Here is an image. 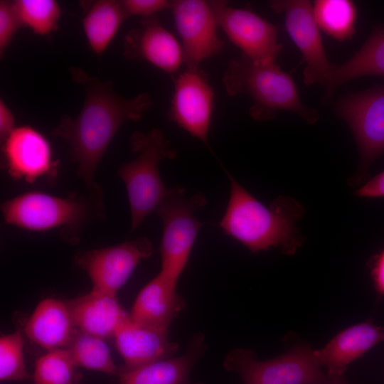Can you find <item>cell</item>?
I'll list each match as a JSON object with an SVG mask.
<instances>
[{"label":"cell","instance_id":"1","mask_svg":"<svg viewBox=\"0 0 384 384\" xmlns=\"http://www.w3.org/2000/svg\"><path fill=\"white\" fill-rule=\"evenodd\" d=\"M69 71L73 80L84 89L83 105L75 117L61 116L51 134L65 141L78 176L84 184H90L121 126L139 120L152 107L153 101L146 92L124 97L115 92L110 80H102L79 68L71 66Z\"/></svg>","mask_w":384,"mask_h":384},{"label":"cell","instance_id":"2","mask_svg":"<svg viewBox=\"0 0 384 384\" xmlns=\"http://www.w3.org/2000/svg\"><path fill=\"white\" fill-rule=\"evenodd\" d=\"M230 196L219 223L223 232L256 252L279 247L294 255L303 244L297 222L304 213L302 206L287 196L277 197L265 206L252 196L225 170Z\"/></svg>","mask_w":384,"mask_h":384},{"label":"cell","instance_id":"3","mask_svg":"<svg viewBox=\"0 0 384 384\" xmlns=\"http://www.w3.org/2000/svg\"><path fill=\"white\" fill-rule=\"evenodd\" d=\"M4 221L36 232L55 230L67 243L75 245L91 225L105 219L104 191L96 182L65 196L30 191L1 205Z\"/></svg>","mask_w":384,"mask_h":384},{"label":"cell","instance_id":"4","mask_svg":"<svg viewBox=\"0 0 384 384\" xmlns=\"http://www.w3.org/2000/svg\"><path fill=\"white\" fill-rule=\"evenodd\" d=\"M223 82L229 96L248 95L252 102L250 114L255 119H271L278 111L294 112L309 124L319 117L317 110L302 102L293 78L276 62L256 63L242 54L229 61Z\"/></svg>","mask_w":384,"mask_h":384},{"label":"cell","instance_id":"5","mask_svg":"<svg viewBox=\"0 0 384 384\" xmlns=\"http://www.w3.org/2000/svg\"><path fill=\"white\" fill-rule=\"evenodd\" d=\"M130 145L136 157L122 164L117 174L126 187L131 210L130 233H133L156 212L166 196L169 188L161 180L159 166L163 159H174L176 150L159 129L134 132Z\"/></svg>","mask_w":384,"mask_h":384},{"label":"cell","instance_id":"6","mask_svg":"<svg viewBox=\"0 0 384 384\" xmlns=\"http://www.w3.org/2000/svg\"><path fill=\"white\" fill-rule=\"evenodd\" d=\"M207 199L203 193L188 196L182 187L169 188L156 212L162 221L160 245L161 272L178 282L186 268L203 223L194 213L203 208Z\"/></svg>","mask_w":384,"mask_h":384},{"label":"cell","instance_id":"7","mask_svg":"<svg viewBox=\"0 0 384 384\" xmlns=\"http://www.w3.org/2000/svg\"><path fill=\"white\" fill-rule=\"evenodd\" d=\"M224 366L235 371L244 384H321L327 380L314 350L305 345L267 361H257L250 350L235 348L226 356Z\"/></svg>","mask_w":384,"mask_h":384},{"label":"cell","instance_id":"8","mask_svg":"<svg viewBox=\"0 0 384 384\" xmlns=\"http://www.w3.org/2000/svg\"><path fill=\"white\" fill-rule=\"evenodd\" d=\"M335 110L356 142L360 164L353 181L359 183L372 163L384 154V85L343 96L336 102Z\"/></svg>","mask_w":384,"mask_h":384},{"label":"cell","instance_id":"9","mask_svg":"<svg viewBox=\"0 0 384 384\" xmlns=\"http://www.w3.org/2000/svg\"><path fill=\"white\" fill-rule=\"evenodd\" d=\"M152 254L151 241L141 237L110 247L79 251L74 260L90 277L92 290L116 296L139 262Z\"/></svg>","mask_w":384,"mask_h":384},{"label":"cell","instance_id":"10","mask_svg":"<svg viewBox=\"0 0 384 384\" xmlns=\"http://www.w3.org/2000/svg\"><path fill=\"white\" fill-rule=\"evenodd\" d=\"M270 5L275 12L284 14L287 32L302 55L306 64L304 84L326 87L334 65L327 58L312 3L307 0H277L270 1Z\"/></svg>","mask_w":384,"mask_h":384},{"label":"cell","instance_id":"11","mask_svg":"<svg viewBox=\"0 0 384 384\" xmlns=\"http://www.w3.org/2000/svg\"><path fill=\"white\" fill-rule=\"evenodd\" d=\"M181 38L186 68L218 54L225 43L218 36V21L213 1L175 0L170 8Z\"/></svg>","mask_w":384,"mask_h":384},{"label":"cell","instance_id":"12","mask_svg":"<svg viewBox=\"0 0 384 384\" xmlns=\"http://www.w3.org/2000/svg\"><path fill=\"white\" fill-rule=\"evenodd\" d=\"M218 27L250 60L276 62L282 45L277 28L248 9L230 6L225 1H213Z\"/></svg>","mask_w":384,"mask_h":384},{"label":"cell","instance_id":"13","mask_svg":"<svg viewBox=\"0 0 384 384\" xmlns=\"http://www.w3.org/2000/svg\"><path fill=\"white\" fill-rule=\"evenodd\" d=\"M213 87L199 68H186L174 81L168 119L208 148Z\"/></svg>","mask_w":384,"mask_h":384},{"label":"cell","instance_id":"14","mask_svg":"<svg viewBox=\"0 0 384 384\" xmlns=\"http://www.w3.org/2000/svg\"><path fill=\"white\" fill-rule=\"evenodd\" d=\"M1 144L4 168L14 179L32 183L56 175L58 163L53 159L51 145L35 128L16 127Z\"/></svg>","mask_w":384,"mask_h":384},{"label":"cell","instance_id":"15","mask_svg":"<svg viewBox=\"0 0 384 384\" xmlns=\"http://www.w3.org/2000/svg\"><path fill=\"white\" fill-rule=\"evenodd\" d=\"M123 48L126 59L145 60L171 75L184 63L181 44L156 16L142 18L138 27L129 31Z\"/></svg>","mask_w":384,"mask_h":384},{"label":"cell","instance_id":"16","mask_svg":"<svg viewBox=\"0 0 384 384\" xmlns=\"http://www.w3.org/2000/svg\"><path fill=\"white\" fill-rule=\"evenodd\" d=\"M114 338L124 366L122 370L139 368L171 358L178 345L169 338V331L144 326L129 317L120 325Z\"/></svg>","mask_w":384,"mask_h":384},{"label":"cell","instance_id":"17","mask_svg":"<svg viewBox=\"0 0 384 384\" xmlns=\"http://www.w3.org/2000/svg\"><path fill=\"white\" fill-rule=\"evenodd\" d=\"M383 341L384 328L363 322L339 332L314 353L319 365L326 367L329 378L336 379L353 361Z\"/></svg>","mask_w":384,"mask_h":384},{"label":"cell","instance_id":"18","mask_svg":"<svg viewBox=\"0 0 384 384\" xmlns=\"http://www.w3.org/2000/svg\"><path fill=\"white\" fill-rule=\"evenodd\" d=\"M177 282L161 271L139 292L129 316L139 324L169 331L173 320L185 307L176 292Z\"/></svg>","mask_w":384,"mask_h":384},{"label":"cell","instance_id":"19","mask_svg":"<svg viewBox=\"0 0 384 384\" xmlns=\"http://www.w3.org/2000/svg\"><path fill=\"white\" fill-rule=\"evenodd\" d=\"M66 303L75 326L102 339L114 337L129 317L116 296L94 290Z\"/></svg>","mask_w":384,"mask_h":384},{"label":"cell","instance_id":"20","mask_svg":"<svg viewBox=\"0 0 384 384\" xmlns=\"http://www.w3.org/2000/svg\"><path fill=\"white\" fill-rule=\"evenodd\" d=\"M204 336L194 335L183 354L159 360L132 370H120L117 384H196L190 373L205 349Z\"/></svg>","mask_w":384,"mask_h":384},{"label":"cell","instance_id":"21","mask_svg":"<svg viewBox=\"0 0 384 384\" xmlns=\"http://www.w3.org/2000/svg\"><path fill=\"white\" fill-rule=\"evenodd\" d=\"M24 331L33 343L51 351L67 348L78 329L73 324L67 303L48 298L42 300L36 307Z\"/></svg>","mask_w":384,"mask_h":384},{"label":"cell","instance_id":"22","mask_svg":"<svg viewBox=\"0 0 384 384\" xmlns=\"http://www.w3.org/2000/svg\"><path fill=\"white\" fill-rule=\"evenodd\" d=\"M369 76L384 77V25L378 24L361 48L348 60L334 65L326 85L325 98L350 80Z\"/></svg>","mask_w":384,"mask_h":384},{"label":"cell","instance_id":"23","mask_svg":"<svg viewBox=\"0 0 384 384\" xmlns=\"http://www.w3.org/2000/svg\"><path fill=\"white\" fill-rule=\"evenodd\" d=\"M82 28L90 49L99 58L107 50L127 18L121 1H82Z\"/></svg>","mask_w":384,"mask_h":384},{"label":"cell","instance_id":"24","mask_svg":"<svg viewBox=\"0 0 384 384\" xmlns=\"http://www.w3.org/2000/svg\"><path fill=\"white\" fill-rule=\"evenodd\" d=\"M313 14L319 28L338 41L352 38L356 33L357 9L350 0H316Z\"/></svg>","mask_w":384,"mask_h":384},{"label":"cell","instance_id":"25","mask_svg":"<svg viewBox=\"0 0 384 384\" xmlns=\"http://www.w3.org/2000/svg\"><path fill=\"white\" fill-rule=\"evenodd\" d=\"M67 349L78 368L110 375L119 373L108 346L100 337L78 329Z\"/></svg>","mask_w":384,"mask_h":384},{"label":"cell","instance_id":"26","mask_svg":"<svg viewBox=\"0 0 384 384\" xmlns=\"http://www.w3.org/2000/svg\"><path fill=\"white\" fill-rule=\"evenodd\" d=\"M67 348L48 351L37 359L35 384H80L81 375Z\"/></svg>","mask_w":384,"mask_h":384},{"label":"cell","instance_id":"27","mask_svg":"<svg viewBox=\"0 0 384 384\" xmlns=\"http://www.w3.org/2000/svg\"><path fill=\"white\" fill-rule=\"evenodd\" d=\"M15 7L21 25L35 34L48 36L55 31L61 9L55 0H16Z\"/></svg>","mask_w":384,"mask_h":384},{"label":"cell","instance_id":"28","mask_svg":"<svg viewBox=\"0 0 384 384\" xmlns=\"http://www.w3.org/2000/svg\"><path fill=\"white\" fill-rule=\"evenodd\" d=\"M23 358V338L19 331L4 335L0 338L1 381L28 378Z\"/></svg>","mask_w":384,"mask_h":384},{"label":"cell","instance_id":"29","mask_svg":"<svg viewBox=\"0 0 384 384\" xmlns=\"http://www.w3.org/2000/svg\"><path fill=\"white\" fill-rule=\"evenodd\" d=\"M22 26L14 1H0V56L5 54L16 33Z\"/></svg>","mask_w":384,"mask_h":384},{"label":"cell","instance_id":"30","mask_svg":"<svg viewBox=\"0 0 384 384\" xmlns=\"http://www.w3.org/2000/svg\"><path fill=\"white\" fill-rule=\"evenodd\" d=\"M121 4L127 18L133 16L144 18L156 16L160 11L170 9L171 1L122 0Z\"/></svg>","mask_w":384,"mask_h":384},{"label":"cell","instance_id":"31","mask_svg":"<svg viewBox=\"0 0 384 384\" xmlns=\"http://www.w3.org/2000/svg\"><path fill=\"white\" fill-rule=\"evenodd\" d=\"M355 194L362 198H384V171L366 181Z\"/></svg>","mask_w":384,"mask_h":384},{"label":"cell","instance_id":"32","mask_svg":"<svg viewBox=\"0 0 384 384\" xmlns=\"http://www.w3.org/2000/svg\"><path fill=\"white\" fill-rule=\"evenodd\" d=\"M16 129L15 117L2 99L0 100V141L2 144Z\"/></svg>","mask_w":384,"mask_h":384},{"label":"cell","instance_id":"33","mask_svg":"<svg viewBox=\"0 0 384 384\" xmlns=\"http://www.w3.org/2000/svg\"><path fill=\"white\" fill-rule=\"evenodd\" d=\"M371 276L376 291L384 295V249L373 260Z\"/></svg>","mask_w":384,"mask_h":384},{"label":"cell","instance_id":"34","mask_svg":"<svg viewBox=\"0 0 384 384\" xmlns=\"http://www.w3.org/2000/svg\"><path fill=\"white\" fill-rule=\"evenodd\" d=\"M321 384H347L341 378L336 379H329V381H326Z\"/></svg>","mask_w":384,"mask_h":384}]
</instances>
